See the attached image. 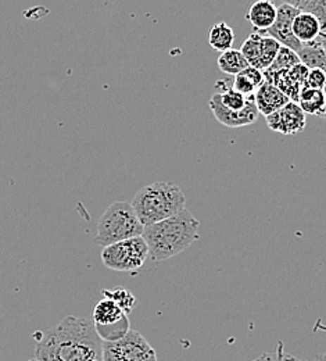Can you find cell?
I'll list each match as a JSON object with an SVG mask.
<instances>
[{
	"mask_svg": "<svg viewBox=\"0 0 326 361\" xmlns=\"http://www.w3.org/2000/svg\"><path fill=\"white\" fill-rule=\"evenodd\" d=\"M41 361H103V341L89 318L65 317L38 341Z\"/></svg>",
	"mask_w": 326,
	"mask_h": 361,
	"instance_id": "cell-1",
	"label": "cell"
},
{
	"mask_svg": "<svg viewBox=\"0 0 326 361\" xmlns=\"http://www.w3.org/2000/svg\"><path fill=\"white\" fill-rule=\"evenodd\" d=\"M199 220L187 209L164 221L144 226L142 236L149 246V257L164 262L181 255L199 239Z\"/></svg>",
	"mask_w": 326,
	"mask_h": 361,
	"instance_id": "cell-2",
	"label": "cell"
},
{
	"mask_svg": "<svg viewBox=\"0 0 326 361\" xmlns=\"http://www.w3.org/2000/svg\"><path fill=\"white\" fill-rule=\"evenodd\" d=\"M131 204L142 226H149L185 210L187 197L174 182H153L137 192Z\"/></svg>",
	"mask_w": 326,
	"mask_h": 361,
	"instance_id": "cell-3",
	"label": "cell"
},
{
	"mask_svg": "<svg viewBox=\"0 0 326 361\" xmlns=\"http://www.w3.org/2000/svg\"><path fill=\"white\" fill-rule=\"evenodd\" d=\"M144 226L128 202H114L101 214L97 223L94 243L100 247L142 236Z\"/></svg>",
	"mask_w": 326,
	"mask_h": 361,
	"instance_id": "cell-4",
	"label": "cell"
},
{
	"mask_svg": "<svg viewBox=\"0 0 326 361\" xmlns=\"http://www.w3.org/2000/svg\"><path fill=\"white\" fill-rule=\"evenodd\" d=\"M149 257V246L143 236L127 239L101 250V262L108 270L137 272Z\"/></svg>",
	"mask_w": 326,
	"mask_h": 361,
	"instance_id": "cell-5",
	"label": "cell"
},
{
	"mask_svg": "<svg viewBox=\"0 0 326 361\" xmlns=\"http://www.w3.org/2000/svg\"><path fill=\"white\" fill-rule=\"evenodd\" d=\"M103 361H157L156 350L138 331L117 342H103Z\"/></svg>",
	"mask_w": 326,
	"mask_h": 361,
	"instance_id": "cell-6",
	"label": "cell"
},
{
	"mask_svg": "<svg viewBox=\"0 0 326 361\" xmlns=\"http://www.w3.org/2000/svg\"><path fill=\"white\" fill-rule=\"evenodd\" d=\"M208 106H210V110L213 111L215 120L228 128H240V127L251 126L257 121V118L260 116V111L256 106L254 97L250 99L249 104L243 110L232 111L221 103L218 93L214 92V94L211 96V99L208 102Z\"/></svg>",
	"mask_w": 326,
	"mask_h": 361,
	"instance_id": "cell-7",
	"label": "cell"
},
{
	"mask_svg": "<svg viewBox=\"0 0 326 361\" xmlns=\"http://www.w3.org/2000/svg\"><path fill=\"white\" fill-rule=\"evenodd\" d=\"M267 126L271 131L282 135H296L304 131L307 126L306 113L297 102H289L278 111L265 117Z\"/></svg>",
	"mask_w": 326,
	"mask_h": 361,
	"instance_id": "cell-8",
	"label": "cell"
},
{
	"mask_svg": "<svg viewBox=\"0 0 326 361\" xmlns=\"http://www.w3.org/2000/svg\"><path fill=\"white\" fill-rule=\"evenodd\" d=\"M308 73H310V68L306 64L299 63L297 66H294L287 71L265 70L264 77H265V81L280 88L291 102H297L300 92L306 85Z\"/></svg>",
	"mask_w": 326,
	"mask_h": 361,
	"instance_id": "cell-9",
	"label": "cell"
},
{
	"mask_svg": "<svg viewBox=\"0 0 326 361\" xmlns=\"http://www.w3.org/2000/svg\"><path fill=\"white\" fill-rule=\"evenodd\" d=\"M300 11L301 10L294 8L293 6L282 3L278 7V16H277V20H275L274 25L271 28H268L267 31L260 32V34L271 37V38L277 39L280 45L289 47L293 51L299 53L303 47V44L296 39V37L293 34V30H291V25H293V21H294L296 16Z\"/></svg>",
	"mask_w": 326,
	"mask_h": 361,
	"instance_id": "cell-10",
	"label": "cell"
},
{
	"mask_svg": "<svg viewBox=\"0 0 326 361\" xmlns=\"http://www.w3.org/2000/svg\"><path fill=\"white\" fill-rule=\"evenodd\" d=\"M254 100H256V106H257L258 111L265 117L278 111L289 102H291L280 88H277L275 85H272L268 81H265L260 87V90L256 92Z\"/></svg>",
	"mask_w": 326,
	"mask_h": 361,
	"instance_id": "cell-11",
	"label": "cell"
},
{
	"mask_svg": "<svg viewBox=\"0 0 326 361\" xmlns=\"http://www.w3.org/2000/svg\"><path fill=\"white\" fill-rule=\"evenodd\" d=\"M277 16L278 7L272 0H257L250 6L246 18L254 27L256 32H264L274 25Z\"/></svg>",
	"mask_w": 326,
	"mask_h": 361,
	"instance_id": "cell-12",
	"label": "cell"
},
{
	"mask_svg": "<svg viewBox=\"0 0 326 361\" xmlns=\"http://www.w3.org/2000/svg\"><path fill=\"white\" fill-rule=\"evenodd\" d=\"M291 30H293L296 39L299 42H301L303 45H306V44L314 42L318 38L322 27H321L320 20L314 14L301 10L296 16Z\"/></svg>",
	"mask_w": 326,
	"mask_h": 361,
	"instance_id": "cell-13",
	"label": "cell"
},
{
	"mask_svg": "<svg viewBox=\"0 0 326 361\" xmlns=\"http://www.w3.org/2000/svg\"><path fill=\"white\" fill-rule=\"evenodd\" d=\"M264 82H265L264 71L249 66L242 73L234 75L232 88L247 97H251L256 94V92L260 90V87Z\"/></svg>",
	"mask_w": 326,
	"mask_h": 361,
	"instance_id": "cell-14",
	"label": "cell"
},
{
	"mask_svg": "<svg viewBox=\"0 0 326 361\" xmlns=\"http://www.w3.org/2000/svg\"><path fill=\"white\" fill-rule=\"evenodd\" d=\"M125 316L128 314H125L120 306H117L113 300L104 298L94 306L92 321L94 326H107L118 322Z\"/></svg>",
	"mask_w": 326,
	"mask_h": 361,
	"instance_id": "cell-15",
	"label": "cell"
},
{
	"mask_svg": "<svg viewBox=\"0 0 326 361\" xmlns=\"http://www.w3.org/2000/svg\"><path fill=\"white\" fill-rule=\"evenodd\" d=\"M297 103L306 114L321 117L326 109L325 90H313V88L304 87L300 92Z\"/></svg>",
	"mask_w": 326,
	"mask_h": 361,
	"instance_id": "cell-16",
	"label": "cell"
},
{
	"mask_svg": "<svg viewBox=\"0 0 326 361\" xmlns=\"http://www.w3.org/2000/svg\"><path fill=\"white\" fill-rule=\"evenodd\" d=\"M233 42H234V32L227 23L221 21L211 27L210 35H208V44L214 50L221 53L231 50Z\"/></svg>",
	"mask_w": 326,
	"mask_h": 361,
	"instance_id": "cell-17",
	"label": "cell"
},
{
	"mask_svg": "<svg viewBox=\"0 0 326 361\" xmlns=\"http://www.w3.org/2000/svg\"><path fill=\"white\" fill-rule=\"evenodd\" d=\"M217 63L222 73H225L228 75H233V77L249 67V63L244 59V56L242 54V51L236 50V49H231V50L221 53Z\"/></svg>",
	"mask_w": 326,
	"mask_h": 361,
	"instance_id": "cell-18",
	"label": "cell"
},
{
	"mask_svg": "<svg viewBox=\"0 0 326 361\" xmlns=\"http://www.w3.org/2000/svg\"><path fill=\"white\" fill-rule=\"evenodd\" d=\"M261 45H263V35L260 32H253L249 35V38L244 41V44L240 47L242 54L247 60L249 66L258 68L260 59H261Z\"/></svg>",
	"mask_w": 326,
	"mask_h": 361,
	"instance_id": "cell-19",
	"label": "cell"
},
{
	"mask_svg": "<svg viewBox=\"0 0 326 361\" xmlns=\"http://www.w3.org/2000/svg\"><path fill=\"white\" fill-rule=\"evenodd\" d=\"M101 293L104 298L113 300L117 306H120L125 314H130L135 309L137 298L128 289H124V288H118V289H113V290L103 289Z\"/></svg>",
	"mask_w": 326,
	"mask_h": 361,
	"instance_id": "cell-20",
	"label": "cell"
},
{
	"mask_svg": "<svg viewBox=\"0 0 326 361\" xmlns=\"http://www.w3.org/2000/svg\"><path fill=\"white\" fill-rule=\"evenodd\" d=\"M299 63H301L299 54L296 51H293L291 49L282 46L277 59L274 60L272 66L268 70L270 71H287V70L293 68L294 66H297Z\"/></svg>",
	"mask_w": 326,
	"mask_h": 361,
	"instance_id": "cell-21",
	"label": "cell"
},
{
	"mask_svg": "<svg viewBox=\"0 0 326 361\" xmlns=\"http://www.w3.org/2000/svg\"><path fill=\"white\" fill-rule=\"evenodd\" d=\"M253 361H306L293 356V355H289L284 352V345L283 342L280 341L275 348L274 352H265L263 353L261 356H258L257 359H254Z\"/></svg>",
	"mask_w": 326,
	"mask_h": 361,
	"instance_id": "cell-22",
	"label": "cell"
},
{
	"mask_svg": "<svg viewBox=\"0 0 326 361\" xmlns=\"http://www.w3.org/2000/svg\"><path fill=\"white\" fill-rule=\"evenodd\" d=\"M307 88H313V90H326V74L325 71H322L321 68H310V73L307 75L306 80V85Z\"/></svg>",
	"mask_w": 326,
	"mask_h": 361,
	"instance_id": "cell-23",
	"label": "cell"
},
{
	"mask_svg": "<svg viewBox=\"0 0 326 361\" xmlns=\"http://www.w3.org/2000/svg\"><path fill=\"white\" fill-rule=\"evenodd\" d=\"M304 11L314 14L320 20L321 27L326 28V0H311Z\"/></svg>",
	"mask_w": 326,
	"mask_h": 361,
	"instance_id": "cell-24",
	"label": "cell"
},
{
	"mask_svg": "<svg viewBox=\"0 0 326 361\" xmlns=\"http://www.w3.org/2000/svg\"><path fill=\"white\" fill-rule=\"evenodd\" d=\"M284 4H289V6H293L294 8H299V10H304L307 7V4L311 1V0H282Z\"/></svg>",
	"mask_w": 326,
	"mask_h": 361,
	"instance_id": "cell-25",
	"label": "cell"
},
{
	"mask_svg": "<svg viewBox=\"0 0 326 361\" xmlns=\"http://www.w3.org/2000/svg\"><path fill=\"white\" fill-rule=\"evenodd\" d=\"M315 42L318 44V45L322 47V50H324V53H325L326 56V28H322L321 30V32H320V35H318V38L315 39ZM326 93V90H325Z\"/></svg>",
	"mask_w": 326,
	"mask_h": 361,
	"instance_id": "cell-26",
	"label": "cell"
},
{
	"mask_svg": "<svg viewBox=\"0 0 326 361\" xmlns=\"http://www.w3.org/2000/svg\"><path fill=\"white\" fill-rule=\"evenodd\" d=\"M314 361H326V355H317Z\"/></svg>",
	"mask_w": 326,
	"mask_h": 361,
	"instance_id": "cell-27",
	"label": "cell"
},
{
	"mask_svg": "<svg viewBox=\"0 0 326 361\" xmlns=\"http://www.w3.org/2000/svg\"><path fill=\"white\" fill-rule=\"evenodd\" d=\"M321 118H324V120H326V109H325V111H324V114H322V116H321Z\"/></svg>",
	"mask_w": 326,
	"mask_h": 361,
	"instance_id": "cell-28",
	"label": "cell"
},
{
	"mask_svg": "<svg viewBox=\"0 0 326 361\" xmlns=\"http://www.w3.org/2000/svg\"><path fill=\"white\" fill-rule=\"evenodd\" d=\"M28 361H41V360H38V359H34V360H28Z\"/></svg>",
	"mask_w": 326,
	"mask_h": 361,
	"instance_id": "cell-29",
	"label": "cell"
}]
</instances>
